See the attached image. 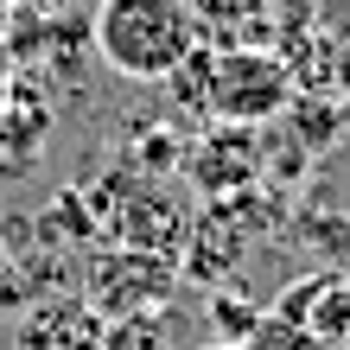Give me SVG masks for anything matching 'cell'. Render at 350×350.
I'll list each match as a JSON object with an SVG mask.
<instances>
[{
    "label": "cell",
    "instance_id": "obj_1",
    "mask_svg": "<svg viewBox=\"0 0 350 350\" xmlns=\"http://www.w3.org/2000/svg\"><path fill=\"white\" fill-rule=\"evenodd\" d=\"M204 45L191 0H96L90 51L128 83H166V77Z\"/></svg>",
    "mask_w": 350,
    "mask_h": 350
},
{
    "label": "cell",
    "instance_id": "obj_2",
    "mask_svg": "<svg viewBox=\"0 0 350 350\" xmlns=\"http://www.w3.org/2000/svg\"><path fill=\"white\" fill-rule=\"evenodd\" d=\"M198 109L211 121H242V128H267L274 115L293 109V64L280 51L255 45V38H236V45H217L204 38V90Z\"/></svg>",
    "mask_w": 350,
    "mask_h": 350
},
{
    "label": "cell",
    "instance_id": "obj_3",
    "mask_svg": "<svg viewBox=\"0 0 350 350\" xmlns=\"http://www.w3.org/2000/svg\"><path fill=\"white\" fill-rule=\"evenodd\" d=\"M102 319H134V312H166V299L178 293V261L134 249V242H96L83 255V280H77Z\"/></svg>",
    "mask_w": 350,
    "mask_h": 350
},
{
    "label": "cell",
    "instance_id": "obj_4",
    "mask_svg": "<svg viewBox=\"0 0 350 350\" xmlns=\"http://www.w3.org/2000/svg\"><path fill=\"white\" fill-rule=\"evenodd\" d=\"M109 198V217H96L109 242H134V249H153V255H185V242H191V204H185L172 185H153L140 172H121Z\"/></svg>",
    "mask_w": 350,
    "mask_h": 350
},
{
    "label": "cell",
    "instance_id": "obj_5",
    "mask_svg": "<svg viewBox=\"0 0 350 350\" xmlns=\"http://www.w3.org/2000/svg\"><path fill=\"white\" fill-rule=\"evenodd\" d=\"M185 178L198 185L204 198H230V191H249L267 166V147H261V128H242V121H211L191 147H185Z\"/></svg>",
    "mask_w": 350,
    "mask_h": 350
},
{
    "label": "cell",
    "instance_id": "obj_6",
    "mask_svg": "<svg viewBox=\"0 0 350 350\" xmlns=\"http://www.w3.org/2000/svg\"><path fill=\"white\" fill-rule=\"evenodd\" d=\"M102 338H109V319L77 286H57V293H38L19 312L13 350H102Z\"/></svg>",
    "mask_w": 350,
    "mask_h": 350
},
{
    "label": "cell",
    "instance_id": "obj_7",
    "mask_svg": "<svg viewBox=\"0 0 350 350\" xmlns=\"http://www.w3.org/2000/svg\"><path fill=\"white\" fill-rule=\"evenodd\" d=\"M204 38H223V45H236V38H255V26L267 13H274V0H191Z\"/></svg>",
    "mask_w": 350,
    "mask_h": 350
},
{
    "label": "cell",
    "instance_id": "obj_8",
    "mask_svg": "<svg viewBox=\"0 0 350 350\" xmlns=\"http://www.w3.org/2000/svg\"><path fill=\"white\" fill-rule=\"evenodd\" d=\"M236 350H325V344H319V332H306L299 319H286V312L267 306V312L249 319V332L236 338Z\"/></svg>",
    "mask_w": 350,
    "mask_h": 350
},
{
    "label": "cell",
    "instance_id": "obj_9",
    "mask_svg": "<svg viewBox=\"0 0 350 350\" xmlns=\"http://www.w3.org/2000/svg\"><path fill=\"white\" fill-rule=\"evenodd\" d=\"M102 350H172V325L166 312H134V319H109Z\"/></svg>",
    "mask_w": 350,
    "mask_h": 350
},
{
    "label": "cell",
    "instance_id": "obj_10",
    "mask_svg": "<svg viewBox=\"0 0 350 350\" xmlns=\"http://www.w3.org/2000/svg\"><path fill=\"white\" fill-rule=\"evenodd\" d=\"M19 249L7 242V230H0V306H19Z\"/></svg>",
    "mask_w": 350,
    "mask_h": 350
},
{
    "label": "cell",
    "instance_id": "obj_11",
    "mask_svg": "<svg viewBox=\"0 0 350 350\" xmlns=\"http://www.w3.org/2000/svg\"><path fill=\"white\" fill-rule=\"evenodd\" d=\"M13 13H64V7H77V0H7Z\"/></svg>",
    "mask_w": 350,
    "mask_h": 350
},
{
    "label": "cell",
    "instance_id": "obj_12",
    "mask_svg": "<svg viewBox=\"0 0 350 350\" xmlns=\"http://www.w3.org/2000/svg\"><path fill=\"white\" fill-rule=\"evenodd\" d=\"M7 32H13V7L0 0V64H7Z\"/></svg>",
    "mask_w": 350,
    "mask_h": 350
},
{
    "label": "cell",
    "instance_id": "obj_13",
    "mask_svg": "<svg viewBox=\"0 0 350 350\" xmlns=\"http://www.w3.org/2000/svg\"><path fill=\"white\" fill-rule=\"evenodd\" d=\"M198 350H236V344H230V338H217V344H198Z\"/></svg>",
    "mask_w": 350,
    "mask_h": 350
}]
</instances>
